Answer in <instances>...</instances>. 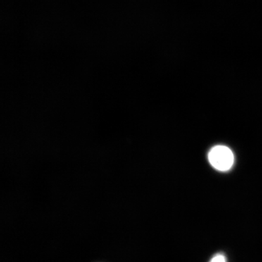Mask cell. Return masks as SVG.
<instances>
[{
  "mask_svg": "<svg viewBox=\"0 0 262 262\" xmlns=\"http://www.w3.org/2000/svg\"><path fill=\"white\" fill-rule=\"evenodd\" d=\"M211 166L219 171H228L234 163V156L232 150L226 146H213L208 155Z\"/></svg>",
  "mask_w": 262,
  "mask_h": 262,
  "instance_id": "obj_1",
  "label": "cell"
},
{
  "mask_svg": "<svg viewBox=\"0 0 262 262\" xmlns=\"http://www.w3.org/2000/svg\"><path fill=\"white\" fill-rule=\"evenodd\" d=\"M209 262H227V261L225 255L222 253H217L212 257Z\"/></svg>",
  "mask_w": 262,
  "mask_h": 262,
  "instance_id": "obj_2",
  "label": "cell"
}]
</instances>
